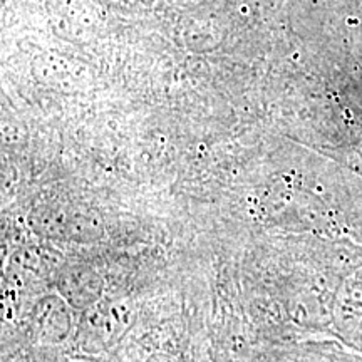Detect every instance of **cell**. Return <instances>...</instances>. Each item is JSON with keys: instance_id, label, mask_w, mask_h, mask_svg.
I'll return each mask as SVG.
<instances>
[{"instance_id": "obj_1", "label": "cell", "mask_w": 362, "mask_h": 362, "mask_svg": "<svg viewBox=\"0 0 362 362\" xmlns=\"http://www.w3.org/2000/svg\"><path fill=\"white\" fill-rule=\"evenodd\" d=\"M148 362H176V359H173L171 356L166 354H155L148 359Z\"/></svg>"}]
</instances>
